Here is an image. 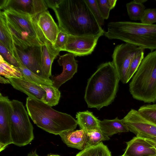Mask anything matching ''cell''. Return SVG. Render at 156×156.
<instances>
[{"label":"cell","mask_w":156,"mask_h":156,"mask_svg":"<svg viewBox=\"0 0 156 156\" xmlns=\"http://www.w3.org/2000/svg\"><path fill=\"white\" fill-rule=\"evenodd\" d=\"M0 43L2 44L13 55L16 50L12 35L9 29L6 18L3 12L0 13Z\"/></svg>","instance_id":"obj_22"},{"label":"cell","mask_w":156,"mask_h":156,"mask_svg":"<svg viewBox=\"0 0 156 156\" xmlns=\"http://www.w3.org/2000/svg\"><path fill=\"white\" fill-rule=\"evenodd\" d=\"M39 85L46 92L45 96L42 102L51 107L57 105L61 97V93L58 89L53 86Z\"/></svg>","instance_id":"obj_26"},{"label":"cell","mask_w":156,"mask_h":156,"mask_svg":"<svg viewBox=\"0 0 156 156\" xmlns=\"http://www.w3.org/2000/svg\"><path fill=\"white\" fill-rule=\"evenodd\" d=\"M99 127L100 130L108 137L117 133L129 131L122 119H119L118 117L112 120L104 119L100 120Z\"/></svg>","instance_id":"obj_21"},{"label":"cell","mask_w":156,"mask_h":156,"mask_svg":"<svg viewBox=\"0 0 156 156\" xmlns=\"http://www.w3.org/2000/svg\"><path fill=\"white\" fill-rule=\"evenodd\" d=\"M104 35L109 39H116L151 51L156 50V24L123 21L111 22Z\"/></svg>","instance_id":"obj_5"},{"label":"cell","mask_w":156,"mask_h":156,"mask_svg":"<svg viewBox=\"0 0 156 156\" xmlns=\"http://www.w3.org/2000/svg\"><path fill=\"white\" fill-rule=\"evenodd\" d=\"M0 52L4 59L7 62L14 66L19 68V63L10 51L1 43H0Z\"/></svg>","instance_id":"obj_34"},{"label":"cell","mask_w":156,"mask_h":156,"mask_svg":"<svg viewBox=\"0 0 156 156\" xmlns=\"http://www.w3.org/2000/svg\"><path fill=\"white\" fill-rule=\"evenodd\" d=\"M76 156H112L107 146L102 142L96 145L85 147Z\"/></svg>","instance_id":"obj_24"},{"label":"cell","mask_w":156,"mask_h":156,"mask_svg":"<svg viewBox=\"0 0 156 156\" xmlns=\"http://www.w3.org/2000/svg\"><path fill=\"white\" fill-rule=\"evenodd\" d=\"M101 35L75 36L69 35L65 51L81 56L91 54Z\"/></svg>","instance_id":"obj_10"},{"label":"cell","mask_w":156,"mask_h":156,"mask_svg":"<svg viewBox=\"0 0 156 156\" xmlns=\"http://www.w3.org/2000/svg\"><path fill=\"white\" fill-rule=\"evenodd\" d=\"M60 30L75 36L104 35L84 0H62L53 10Z\"/></svg>","instance_id":"obj_1"},{"label":"cell","mask_w":156,"mask_h":156,"mask_svg":"<svg viewBox=\"0 0 156 156\" xmlns=\"http://www.w3.org/2000/svg\"><path fill=\"white\" fill-rule=\"evenodd\" d=\"M137 2L143 4L147 1V0H134Z\"/></svg>","instance_id":"obj_40"},{"label":"cell","mask_w":156,"mask_h":156,"mask_svg":"<svg viewBox=\"0 0 156 156\" xmlns=\"http://www.w3.org/2000/svg\"><path fill=\"white\" fill-rule=\"evenodd\" d=\"M27 156H40L38 155L36 151H31L28 154Z\"/></svg>","instance_id":"obj_39"},{"label":"cell","mask_w":156,"mask_h":156,"mask_svg":"<svg viewBox=\"0 0 156 156\" xmlns=\"http://www.w3.org/2000/svg\"><path fill=\"white\" fill-rule=\"evenodd\" d=\"M16 46L22 50L42 46L48 41L38 23V16L11 9L3 11Z\"/></svg>","instance_id":"obj_3"},{"label":"cell","mask_w":156,"mask_h":156,"mask_svg":"<svg viewBox=\"0 0 156 156\" xmlns=\"http://www.w3.org/2000/svg\"><path fill=\"white\" fill-rule=\"evenodd\" d=\"M10 100L0 93V151L12 144L11 136Z\"/></svg>","instance_id":"obj_11"},{"label":"cell","mask_w":156,"mask_h":156,"mask_svg":"<svg viewBox=\"0 0 156 156\" xmlns=\"http://www.w3.org/2000/svg\"><path fill=\"white\" fill-rule=\"evenodd\" d=\"M129 131L136 135L156 137V126L143 117L138 111L132 109L122 119Z\"/></svg>","instance_id":"obj_9"},{"label":"cell","mask_w":156,"mask_h":156,"mask_svg":"<svg viewBox=\"0 0 156 156\" xmlns=\"http://www.w3.org/2000/svg\"><path fill=\"white\" fill-rule=\"evenodd\" d=\"M136 136L143 138L156 149V137L143 135Z\"/></svg>","instance_id":"obj_37"},{"label":"cell","mask_w":156,"mask_h":156,"mask_svg":"<svg viewBox=\"0 0 156 156\" xmlns=\"http://www.w3.org/2000/svg\"><path fill=\"white\" fill-rule=\"evenodd\" d=\"M87 139L85 147H90L97 144L102 141L110 139L101 130H94L87 133Z\"/></svg>","instance_id":"obj_29"},{"label":"cell","mask_w":156,"mask_h":156,"mask_svg":"<svg viewBox=\"0 0 156 156\" xmlns=\"http://www.w3.org/2000/svg\"><path fill=\"white\" fill-rule=\"evenodd\" d=\"M62 0H45L48 7L53 10L57 8Z\"/></svg>","instance_id":"obj_36"},{"label":"cell","mask_w":156,"mask_h":156,"mask_svg":"<svg viewBox=\"0 0 156 156\" xmlns=\"http://www.w3.org/2000/svg\"><path fill=\"white\" fill-rule=\"evenodd\" d=\"M124 155L127 156H155L156 149L143 138L138 136L126 142Z\"/></svg>","instance_id":"obj_16"},{"label":"cell","mask_w":156,"mask_h":156,"mask_svg":"<svg viewBox=\"0 0 156 156\" xmlns=\"http://www.w3.org/2000/svg\"><path fill=\"white\" fill-rule=\"evenodd\" d=\"M127 11L128 16L132 20H140L142 15L145 9L144 4L132 1L126 5Z\"/></svg>","instance_id":"obj_27"},{"label":"cell","mask_w":156,"mask_h":156,"mask_svg":"<svg viewBox=\"0 0 156 156\" xmlns=\"http://www.w3.org/2000/svg\"><path fill=\"white\" fill-rule=\"evenodd\" d=\"M98 6L103 18L107 19L110 10L115 6L117 0H97Z\"/></svg>","instance_id":"obj_32"},{"label":"cell","mask_w":156,"mask_h":156,"mask_svg":"<svg viewBox=\"0 0 156 156\" xmlns=\"http://www.w3.org/2000/svg\"><path fill=\"white\" fill-rule=\"evenodd\" d=\"M10 108L13 144L19 147L26 145L34 138V128L27 112L23 103L16 100H11Z\"/></svg>","instance_id":"obj_7"},{"label":"cell","mask_w":156,"mask_h":156,"mask_svg":"<svg viewBox=\"0 0 156 156\" xmlns=\"http://www.w3.org/2000/svg\"><path fill=\"white\" fill-rule=\"evenodd\" d=\"M120 156H126V155H124V154H123L122 155H121Z\"/></svg>","instance_id":"obj_42"},{"label":"cell","mask_w":156,"mask_h":156,"mask_svg":"<svg viewBox=\"0 0 156 156\" xmlns=\"http://www.w3.org/2000/svg\"><path fill=\"white\" fill-rule=\"evenodd\" d=\"M15 55L14 57L16 58L19 65V68L24 77L30 81L39 85L53 86V82L51 79L41 77L34 73L23 64L16 54Z\"/></svg>","instance_id":"obj_23"},{"label":"cell","mask_w":156,"mask_h":156,"mask_svg":"<svg viewBox=\"0 0 156 156\" xmlns=\"http://www.w3.org/2000/svg\"><path fill=\"white\" fill-rule=\"evenodd\" d=\"M42 47L41 69L42 74L44 77L49 78L51 76L52 63L60 51L55 48L48 41L42 46Z\"/></svg>","instance_id":"obj_18"},{"label":"cell","mask_w":156,"mask_h":156,"mask_svg":"<svg viewBox=\"0 0 156 156\" xmlns=\"http://www.w3.org/2000/svg\"><path fill=\"white\" fill-rule=\"evenodd\" d=\"M141 23L152 25L156 23V8L145 9L141 17Z\"/></svg>","instance_id":"obj_33"},{"label":"cell","mask_w":156,"mask_h":156,"mask_svg":"<svg viewBox=\"0 0 156 156\" xmlns=\"http://www.w3.org/2000/svg\"><path fill=\"white\" fill-rule=\"evenodd\" d=\"M77 122L81 129L87 133L94 130H100V120L96 117L93 113L88 110L76 113Z\"/></svg>","instance_id":"obj_20"},{"label":"cell","mask_w":156,"mask_h":156,"mask_svg":"<svg viewBox=\"0 0 156 156\" xmlns=\"http://www.w3.org/2000/svg\"><path fill=\"white\" fill-rule=\"evenodd\" d=\"M144 50L136 55L133 59L129 66L127 74L128 82L137 70L142 60L144 58Z\"/></svg>","instance_id":"obj_30"},{"label":"cell","mask_w":156,"mask_h":156,"mask_svg":"<svg viewBox=\"0 0 156 156\" xmlns=\"http://www.w3.org/2000/svg\"><path fill=\"white\" fill-rule=\"evenodd\" d=\"M8 79L10 84L15 89L25 93L28 97L43 101L46 92L39 84L30 81L23 76Z\"/></svg>","instance_id":"obj_15"},{"label":"cell","mask_w":156,"mask_h":156,"mask_svg":"<svg viewBox=\"0 0 156 156\" xmlns=\"http://www.w3.org/2000/svg\"><path fill=\"white\" fill-rule=\"evenodd\" d=\"M120 79L112 62L103 63L88 79L84 100L88 107L100 110L114 101Z\"/></svg>","instance_id":"obj_2"},{"label":"cell","mask_w":156,"mask_h":156,"mask_svg":"<svg viewBox=\"0 0 156 156\" xmlns=\"http://www.w3.org/2000/svg\"><path fill=\"white\" fill-rule=\"evenodd\" d=\"M38 23L46 39L53 45L59 29L48 11L46 10L39 15Z\"/></svg>","instance_id":"obj_17"},{"label":"cell","mask_w":156,"mask_h":156,"mask_svg":"<svg viewBox=\"0 0 156 156\" xmlns=\"http://www.w3.org/2000/svg\"><path fill=\"white\" fill-rule=\"evenodd\" d=\"M129 87L134 99L146 103L156 101V50L144 58Z\"/></svg>","instance_id":"obj_6"},{"label":"cell","mask_w":156,"mask_h":156,"mask_svg":"<svg viewBox=\"0 0 156 156\" xmlns=\"http://www.w3.org/2000/svg\"><path fill=\"white\" fill-rule=\"evenodd\" d=\"M144 50V49L126 43L118 45L115 48L112 55V62L120 80L123 83H128L127 73L133 59Z\"/></svg>","instance_id":"obj_8"},{"label":"cell","mask_w":156,"mask_h":156,"mask_svg":"<svg viewBox=\"0 0 156 156\" xmlns=\"http://www.w3.org/2000/svg\"><path fill=\"white\" fill-rule=\"evenodd\" d=\"M155 156H156V155Z\"/></svg>","instance_id":"obj_44"},{"label":"cell","mask_w":156,"mask_h":156,"mask_svg":"<svg viewBox=\"0 0 156 156\" xmlns=\"http://www.w3.org/2000/svg\"><path fill=\"white\" fill-rule=\"evenodd\" d=\"M16 49L14 55L16 54L23 64L28 69L43 77L41 69L42 46L31 47L25 50H22L16 47Z\"/></svg>","instance_id":"obj_13"},{"label":"cell","mask_w":156,"mask_h":156,"mask_svg":"<svg viewBox=\"0 0 156 156\" xmlns=\"http://www.w3.org/2000/svg\"><path fill=\"white\" fill-rule=\"evenodd\" d=\"M48 156H60L58 155H55V154H51L50 155H48Z\"/></svg>","instance_id":"obj_41"},{"label":"cell","mask_w":156,"mask_h":156,"mask_svg":"<svg viewBox=\"0 0 156 156\" xmlns=\"http://www.w3.org/2000/svg\"><path fill=\"white\" fill-rule=\"evenodd\" d=\"M0 82L1 83L10 84V82L8 79H5L4 77L0 76Z\"/></svg>","instance_id":"obj_38"},{"label":"cell","mask_w":156,"mask_h":156,"mask_svg":"<svg viewBox=\"0 0 156 156\" xmlns=\"http://www.w3.org/2000/svg\"><path fill=\"white\" fill-rule=\"evenodd\" d=\"M156 1V0H155Z\"/></svg>","instance_id":"obj_43"},{"label":"cell","mask_w":156,"mask_h":156,"mask_svg":"<svg viewBox=\"0 0 156 156\" xmlns=\"http://www.w3.org/2000/svg\"><path fill=\"white\" fill-rule=\"evenodd\" d=\"M69 34L59 30L57 39L53 45L57 49L61 51H65Z\"/></svg>","instance_id":"obj_35"},{"label":"cell","mask_w":156,"mask_h":156,"mask_svg":"<svg viewBox=\"0 0 156 156\" xmlns=\"http://www.w3.org/2000/svg\"><path fill=\"white\" fill-rule=\"evenodd\" d=\"M26 106L29 115L37 126L51 133L59 135L74 130L78 125L70 115L58 111L41 101L28 97Z\"/></svg>","instance_id":"obj_4"},{"label":"cell","mask_w":156,"mask_h":156,"mask_svg":"<svg viewBox=\"0 0 156 156\" xmlns=\"http://www.w3.org/2000/svg\"><path fill=\"white\" fill-rule=\"evenodd\" d=\"M0 75L6 79L18 78L23 74L19 68L10 64L5 61L2 56H0Z\"/></svg>","instance_id":"obj_25"},{"label":"cell","mask_w":156,"mask_h":156,"mask_svg":"<svg viewBox=\"0 0 156 156\" xmlns=\"http://www.w3.org/2000/svg\"><path fill=\"white\" fill-rule=\"evenodd\" d=\"M75 55L69 53L60 56L58 60V64L62 67V73L51 77L53 86L58 89L67 81L71 79L77 72L78 64Z\"/></svg>","instance_id":"obj_14"},{"label":"cell","mask_w":156,"mask_h":156,"mask_svg":"<svg viewBox=\"0 0 156 156\" xmlns=\"http://www.w3.org/2000/svg\"><path fill=\"white\" fill-rule=\"evenodd\" d=\"M99 25L101 27L104 23V19L100 12L97 0H84Z\"/></svg>","instance_id":"obj_31"},{"label":"cell","mask_w":156,"mask_h":156,"mask_svg":"<svg viewBox=\"0 0 156 156\" xmlns=\"http://www.w3.org/2000/svg\"><path fill=\"white\" fill-rule=\"evenodd\" d=\"M59 135L68 146L81 150L84 148L87 139V133L82 129L66 131Z\"/></svg>","instance_id":"obj_19"},{"label":"cell","mask_w":156,"mask_h":156,"mask_svg":"<svg viewBox=\"0 0 156 156\" xmlns=\"http://www.w3.org/2000/svg\"><path fill=\"white\" fill-rule=\"evenodd\" d=\"M137 111L143 117L156 126V103L143 105Z\"/></svg>","instance_id":"obj_28"},{"label":"cell","mask_w":156,"mask_h":156,"mask_svg":"<svg viewBox=\"0 0 156 156\" xmlns=\"http://www.w3.org/2000/svg\"><path fill=\"white\" fill-rule=\"evenodd\" d=\"M45 0H1L0 8L3 10L11 9L30 14L38 16L47 10Z\"/></svg>","instance_id":"obj_12"}]
</instances>
